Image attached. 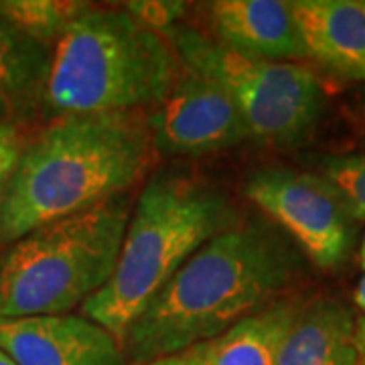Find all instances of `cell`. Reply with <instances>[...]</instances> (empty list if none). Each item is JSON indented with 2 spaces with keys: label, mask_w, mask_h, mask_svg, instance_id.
Instances as JSON below:
<instances>
[{
  "label": "cell",
  "mask_w": 365,
  "mask_h": 365,
  "mask_svg": "<svg viewBox=\"0 0 365 365\" xmlns=\"http://www.w3.org/2000/svg\"><path fill=\"white\" fill-rule=\"evenodd\" d=\"M290 6L307 59L365 86V0H294Z\"/></svg>",
  "instance_id": "obj_11"
},
{
  "label": "cell",
  "mask_w": 365,
  "mask_h": 365,
  "mask_svg": "<svg viewBox=\"0 0 365 365\" xmlns=\"http://www.w3.org/2000/svg\"><path fill=\"white\" fill-rule=\"evenodd\" d=\"M130 197L45 223L0 250V317H53L100 292L116 268Z\"/></svg>",
  "instance_id": "obj_5"
},
{
  "label": "cell",
  "mask_w": 365,
  "mask_h": 365,
  "mask_svg": "<svg viewBox=\"0 0 365 365\" xmlns=\"http://www.w3.org/2000/svg\"><path fill=\"white\" fill-rule=\"evenodd\" d=\"M0 365H16V364H14L13 359H11V357H9L6 353L0 349Z\"/></svg>",
  "instance_id": "obj_21"
},
{
  "label": "cell",
  "mask_w": 365,
  "mask_h": 365,
  "mask_svg": "<svg viewBox=\"0 0 365 365\" xmlns=\"http://www.w3.org/2000/svg\"><path fill=\"white\" fill-rule=\"evenodd\" d=\"M347 106H349V114H351L353 122L365 130V86L353 91Z\"/></svg>",
  "instance_id": "obj_20"
},
{
  "label": "cell",
  "mask_w": 365,
  "mask_h": 365,
  "mask_svg": "<svg viewBox=\"0 0 365 365\" xmlns=\"http://www.w3.org/2000/svg\"><path fill=\"white\" fill-rule=\"evenodd\" d=\"M304 256L266 217H242L211 237L165 282L120 341L144 365L211 339L282 300Z\"/></svg>",
  "instance_id": "obj_1"
},
{
  "label": "cell",
  "mask_w": 365,
  "mask_h": 365,
  "mask_svg": "<svg viewBox=\"0 0 365 365\" xmlns=\"http://www.w3.org/2000/svg\"><path fill=\"white\" fill-rule=\"evenodd\" d=\"M244 195L314 266L333 270L351 254L357 222L337 189L319 173L264 167L244 181Z\"/></svg>",
  "instance_id": "obj_7"
},
{
  "label": "cell",
  "mask_w": 365,
  "mask_h": 365,
  "mask_svg": "<svg viewBox=\"0 0 365 365\" xmlns=\"http://www.w3.org/2000/svg\"><path fill=\"white\" fill-rule=\"evenodd\" d=\"M300 302L282 299L211 339L144 365H276V355Z\"/></svg>",
  "instance_id": "obj_12"
},
{
  "label": "cell",
  "mask_w": 365,
  "mask_h": 365,
  "mask_svg": "<svg viewBox=\"0 0 365 365\" xmlns=\"http://www.w3.org/2000/svg\"><path fill=\"white\" fill-rule=\"evenodd\" d=\"M359 365H365V355H361V364Z\"/></svg>",
  "instance_id": "obj_22"
},
{
  "label": "cell",
  "mask_w": 365,
  "mask_h": 365,
  "mask_svg": "<svg viewBox=\"0 0 365 365\" xmlns=\"http://www.w3.org/2000/svg\"><path fill=\"white\" fill-rule=\"evenodd\" d=\"M122 9L138 23L160 35L177 26L179 19L187 13V4L181 0H134L126 2Z\"/></svg>",
  "instance_id": "obj_17"
},
{
  "label": "cell",
  "mask_w": 365,
  "mask_h": 365,
  "mask_svg": "<svg viewBox=\"0 0 365 365\" xmlns=\"http://www.w3.org/2000/svg\"><path fill=\"white\" fill-rule=\"evenodd\" d=\"M153 158L146 124L132 114L63 116L23 146L0 201V246L124 195Z\"/></svg>",
  "instance_id": "obj_2"
},
{
  "label": "cell",
  "mask_w": 365,
  "mask_h": 365,
  "mask_svg": "<svg viewBox=\"0 0 365 365\" xmlns=\"http://www.w3.org/2000/svg\"><path fill=\"white\" fill-rule=\"evenodd\" d=\"M179 73L160 33L124 9L88 6L53 43L43 106L57 116L128 114L158 104Z\"/></svg>",
  "instance_id": "obj_4"
},
{
  "label": "cell",
  "mask_w": 365,
  "mask_h": 365,
  "mask_svg": "<svg viewBox=\"0 0 365 365\" xmlns=\"http://www.w3.org/2000/svg\"><path fill=\"white\" fill-rule=\"evenodd\" d=\"M182 66L234 100L250 140L290 148L304 143L325 112V88L309 67L237 53L193 26L163 33Z\"/></svg>",
  "instance_id": "obj_6"
},
{
  "label": "cell",
  "mask_w": 365,
  "mask_h": 365,
  "mask_svg": "<svg viewBox=\"0 0 365 365\" xmlns=\"http://www.w3.org/2000/svg\"><path fill=\"white\" fill-rule=\"evenodd\" d=\"M0 349L16 365H128L120 341L81 314L0 317Z\"/></svg>",
  "instance_id": "obj_9"
},
{
  "label": "cell",
  "mask_w": 365,
  "mask_h": 365,
  "mask_svg": "<svg viewBox=\"0 0 365 365\" xmlns=\"http://www.w3.org/2000/svg\"><path fill=\"white\" fill-rule=\"evenodd\" d=\"M23 153V143L14 124H0V201Z\"/></svg>",
  "instance_id": "obj_18"
},
{
  "label": "cell",
  "mask_w": 365,
  "mask_h": 365,
  "mask_svg": "<svg viewBox=\"0 0 365 365\" xmlns=\"http://www.w3.org/2000/svg\"><path fill=\"white\" fill-rule=\"evenodd\" d=\"M353 299L357 309L361 311V317L355 321V343H357V349L361 355H365V274L359 278L355 292H353Z\"/></svg>",
  "instance_id": "obj_19"
},
{
  "label": "cell",
  "mask_w": 365,
  "mask_h": 365,
  "mask_svg": "<svg viewBox=\"0 0 365 365\" xmlns=\"http://www.w3.org/2000/svg\"><path fill=\"white\" fill-rule=\"evenodd\" d=\"M144 124L160 155L199 157L250 140L234 100L215 81L187 67L169 93L153 106Z\"/></svg>",
  "instance_id": "obj_8"
},
{
  "label": "cell",
  "mask_w": 365,
  "mask_h": 365,
  "mask_svg": "<svg viewBox=\"0 0 365 365\" xmlns=\"http://www.w3.org/2000/svg\"><path fill=\"white\" fill-rule=\"evenodd\" d=\"M317 169L343 197L353 220L365 222V153L327 155L319 160Z\"/></svg>",
  "instance_id": "obj_16"
},
{
  "label": "cell",
  "mask_w": 365,
  "mask_h": 365,
  "mask_svg": "<svg viewBox=\"0 0 365 365\" xmlns=\"http://www.w3.org/2000/svg\"><path fill=\"white\" fill-rule=\"evenodd\" d=\"M355 319L335 299L300 304L276 355V365H359Z\"/></svg>",
  "instance_id": "obj_13"
},
{
  "label": "cell",
  "mask_w": 365,
  "mask_h": 365,
  "mask_svg": "<svg viewBox=\"0 0 365 365\" xmlns=\"http://www.w3.org/2000/svg\"><path fill=\"white\" fill-rule=\"evenodd\" d=\"M361 146H364V150H365V136H364V138H361Z\"/></svg>",
  "instance_id": "obj_23"
},
{
  "label": "cell",
  "mask_w": 365,
  "mask_h": 365,
  "mask_svg": "<svg viewBox=\"0 0 365 365\" xmlns=\"http://www.w3.org/2000/svg\"><path fill=\"white\" fill-rule=\"evenodd\" d=\"M240 220L215 185L177 169L153 175L132 207L112 278L81 304V317L122 341L170 276Z\"/></svg>",
  "instance_id": "obj_3"
},
{
  "label": "cell",
  "mask_w": 365,
  "mask_h": 365,
  "mask_svg": "<svg viewBox=\"0 0 365 365\" xmlns=\"http://www.w3.org/2000/svg\"><path fill=\"white\" fill-rule=\"evenodd\" d=\"M88 6L73 0H0V19L26 37L53 45Z\"/></svg>",
  "instance_id": "obj_15"
},
{
  "label": "cell",
  "mask_w": 365,
  "mask_h": 365,
  "mask_svg": "<svg viewBox=\"0 0 365 365\" xmlns=\"http://www.w3.org/2000/svg\"><path fill=\"white\" fill-rule=\"evenodd\" d=\"M211 37L237 53L268 61L307 59L304 41L290 2L215 0L207 4Z\"/></svg>",
  "instance_id": "obj_10"
},
{
  "label": "cell",
  "mask_w": 365,
  "mask_h": 365,
  "mask_svg": "<svg viewBox=\"0 0 365 365\" xmlns=\"http://www.w3.org/2000/svg\"><path fill=\"white\" fill-rule=\"evenodd\" d=\"M51 63V47L0 19V124H14L37 104Z\"/></svg>",
  "instance_id": "obj_14"
}]
</instances>
